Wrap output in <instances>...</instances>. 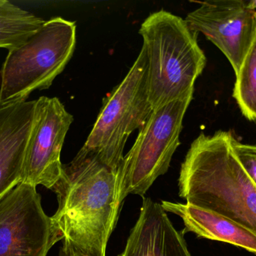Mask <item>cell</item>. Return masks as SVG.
<instances>
[{
  "label": "cell",
  "mask_w": 256,
  "mask_h": 256,
  "mask_svg": "<svg viewBox=\"0 0 256 256\" xmlns=\"http://www.w3.org/2000/svg\"><path fill=\"white\" fill-rule=\"evenodd\" d=\"M76 29L75 22L56 17L8 51L1 70L0 107L26 102L32 92L50 87L73 56Z\"/></svg>",
  "instance_id": "cell-4"
},
{
  "label": "cell",
  "mask_w": 256,
  "mask_h": 256,
  "mask_svg": "<svg viewBox=\"0 0 256 256\" xmlns=\"http://www.w3.org/2000/svg\"><path fill=\"white\" fill-rule=\"evenodd\" d=\"M153 111L148 90V65L142 48L124 79L103 99L102 108L84 148L120 168L130 135L140 130Z\"/></svg>",
  "instance_id": "cell-5"
},
{
  "label": "cell",
  "mask_w": 256,
  "mask_h": 256,
  "mask_svg": "<svg viewBox=\"0 0 256 256\" xmlns=\"http://www.w3.org/2000/svg\"><path fill=\"white\" fill-rule=\"evenodd\" d=\"M248 5H249L250 7L255 12V15L256 16V0H252V1H248Z\"/></svg>",
  "instance_id": "cell-17"
},
{
  "label": "cell",
  "mask_w": 256,
  "mask_h": 256,
  "mask_svg": "<svg viewBox=\"0 0 256 256\" xmlns=\"http://www.w3.org/2000/svg\"><path fill=\"white\" fill-rule=\"evenodd\" d=\"M61 240L36 186L20 183L0 201V256H46Z\"/></svg>",
  "instance_id": "cell-7"
},
{
  "label": "cell",
  "mask_w": 256,
  "mask_h": 256,
  "mask_svg": "<svg viewBox=\"0 0 256 256\" xmlns=\"http://www.w3.org/2000/svg\"><path fill=\"white\" fill-rule=\"evenodd\" d=\"M58 256H75L70 254V252L66 251V249H63V247H61L60 249V252H58Z\"/></svg>",
  "instance_id": "cell-16"
},
{
  "label": "cell",
  "mask_w": 256,
  "mask_h": 256,
  "mask_svg": "<svg viewBox=\"0 0 256 256\" xmlns=\"http://www.w3.org/2000/svg\"><path fill=\"white\" fill-rule=\"evenodd\" d=\"M233 90L243 115L256 124V35L240 70Z\"/></svg>",
  "instance_id": "cell-14"
},
{
  "label": "cell",
  "mask_w": 256,
  "mask_h": 256,
  "mask_svg": "<svg viewBox=\"0 0 256 256\" xmlns=\"http://www.w3.org/2000/svg\"><path fill=\"white\" fill-rule=\"evenodd\" d=\"M120 169L84 147L63 165L61 177L51 189L58 203L52 219L62 234L63 249L72 255L106 256L122 208Z\"/></svg>",
  "instance_id": "cell-1"
},
{
  "label": "cell",
  "mask_w": 256,
  "mask_h": 256,
  "mask_svg": "<svg viewBox=\"0 0 256 256\" xmlns=\"http://www.w3.org/2000/svg\"><path fill=\"white\" fill-rule=\"evenodd\" d=\"M36 102L0 107V201L21 183Z\"/></svg>",
  "instance_id": "cell-10"
},
{
  "label": "cell",
  "mask_w": 256,
  "mask_h": 256,
  "mask_svg": "<svg viewBox=\"0 0 256 256\" xmlns=\"http://www.w3.org/2000/svg\"><path fill=\"white\" fill-rule=\"evenodd\" d=\"M142 198L136 223L118 256H191L183 232L174 228L161 204Z\"/></svg>",
  "instance_id": "cell-11"
},
{
  "label": "cell",
  "mask_w": 256,
  "mask_h": 256,
  "mask_svg": "<svg viewBox=\"0 0 256 256\" xmlns=\"http://www.w3.org/2000/svg\"><path fill=\"white\" fill-rule=\"evenodd\" d=\"M184 20L194 33H202L225 55L237 75L256 35V16L248 2H203Z\"/></svg>",
  "instance_id": "cell-9"
},
{
  "label": "cell",
  "mask_w": 256,
  "mask_h": 256,
  "mask_svg": "<svg viewBox=\"0 0 256 256\" xmlns=\"http://www.w3.org/2000/svg\"><path fill=\"white\" fill-rule=\"evenodd\" d=\"M148 65L152 109L180 99H194V85L206 66L198 34L184 19L165 10L150 14L140 27Z\"/></svg>",
  "instance_id": "cell-3"
},
{
  "label": "cell",
  "mask_w": 256,
  "mask_h": 256,
  "mask_svg": "<svg viewBox=\"0 0 256 256\" xmlns=\"http://www.w3.org/2000/svg\"><path fill=\"white\" fill-rule=\"evenodd\" d=\"M44 22L8 0H0V48L10 51L22 45Z\"/></svg>",
  "instance_id": "cell-13"
},
{
  "label": "cell",
  "mask_w": 256,
  "mask_h": 256,
  "mask_svg": "<svg viewBox=\"0 0 256 256\" xmlns=\"http://www.w3.org/2000/svg\"><path fill=\"white\" fill-rule=\"evenodd\" d=\"M232 146L239 162L256 185V145L243 144L233 135Z\"/></svg>",
  "instance_id": "cell-15"
},
{
  "label": "cell",
  "mask_w": 256,
  "mask_h": 256,
  "mask_svg": "<svg viewBox=\"0 0 256 256\" xmlns=\"http://www.w3.org/2000/svg\"><path fill=\"white\" fill-rule=\"evenodd\" d=\"M161 206L166 212L183 219V234L192 232L198 237L230 243L256 255V234L228 218L188 204L164 201Z\"/></svg>",
  "instance_id": "cell-12"
},
{
  "label": "cell",
  "mask_w": 256,
  "mask_h": 256,
  "mask_svg": "<svg viewBox=\"0 0 256 256\" xmlns=\"http://www.w3.org/2000/svg\"><path fill=\"white\" fill-rule=\"evenodd\" d=\"M232 133L200 134L185 156L179 195L186 204L214 212L256 234V185L238 159Z\"/></svg>",
  "instance_id": "cell-2"
},
{
  "label": "cell",
  "mask_w": 256,
  "mask_h": 256,
  "mask_svg": "<svg viewBox=\"0 0 256 256\" xmlns=\"http://www.w3.org/2000/svg\"><path fill=\"white\" fill-rule=\"evenodd\" d=\"M192 98L173 101L155 108L138 130L120 169V202L130 194L144 197L160 176L167 172L180 145L185 114Z\"/></svg>",
  "instance_id": "cell-6"
},
{
  "label": "cell",
  "mask_w": 256,
  "mask_h": 256,
  "mask_svg": "<svg viewBox=\"0 0 256 256\" xmlns=\"http://www.w3.org/2000/svg\"><path fill=\"white\" fill-rule=\"evenodd\" d=\"M74 117L56 97L36 100L21 183L52 189L62 174L61 152Z\"/></svg>",
  "instance_id": "cell-8"
}]
</instances>
